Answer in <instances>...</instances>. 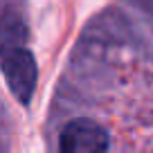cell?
<instances>
[{
    "instance_id": "1",
    "label": "cell",
    "mask_w": 153,
    "mask_h": 153,
    "mask_svg": "<svg viewBox=\"0 0 153 153\" xmlns=\"http://www.w3.org/2000/svg\"><path fill=\"white\" fill-rule=\"evenodd\" d=\"M0 72L11 95L27 106L36 90L38 68L27 48V27L23 18L9 9L0 16Z\"/></svg>"
},
{
    "instance_id": "2",
    "label": "cell",
    "mask_w": 153,
    "mask_h": 153,
    "mask_svg": "<svg viewBox=\"0 0 153 153\" xmlns=\"http://www.w3.org/2000/svg\"><path fill=\"white\" fill-rule=\"evenodd\" d=\"M61 153H108V133L88 117H76L59 135Z\"/></svg>"
}]
</instances>
